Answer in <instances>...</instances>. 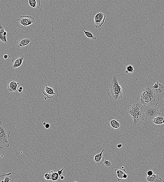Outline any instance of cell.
Wrapping results in <instances>:
<instances>
[{
	"label": "cell",
	"instance_id": "obj_14",
	"mask_svg": "<svg viewBox=\"0 0 164 182\" xmlns=\"http://www.w3.org/2000/svg\"><path fill=\"white\" fill-rule=\"evenodd\" d=\"M104 151L105 150L103 149L101 152L96 154L94 157V161L97 165H101L104 163L105 158L103 156V154Z\"/></svg>",
	"mask_w": 164,
	"mask_h": 182
},
{
	"label": "cell",
	"instance_id": "obj_2",
	"mask_svg": "<svg viewBox=\"0 0 164 182\" xmlns=\"http://www.w3.org/2000/svg\"><path fill=\"white\" fill-rule=\"evenodd\" d=\"M160 94L150 87L143 89L141 95V103L144 105L157 106L159 104Z\"/></svg>",
	"mask_w": 164,
	"mask_h": 182
},
{
	"label": "cell",
	"instance_id": "obj_15",
	"mask_svg": "<svg viewBox=\"0 0 164 182\" xmlns=\"http://www.w3.org/2000/svg\"><path fill=\"white\" fill-rule=\"evenodd\" d=\"M145 179L147 181L150 182H163L164 180L157 174H153L151 176H146Z\"/></svg>",
	"mask_w": 164,
	"mask_h": 182
},
{
	"label": "cell",
	"instance_id": "obj_10",
	"mask_svg": "<svg viewBox=\"0 0 164 182\" xmlns=\"http://www.w3.org/2000/svg\"><path fill=\"white\" fill-rule=\"evenodd\" d=\"M42 92L44 95L46 96L44 97L45 100H46L47 99H51L54 98L55 95L58 94L55 93L53 89L47 84L45 85L42 89Z\"/></svg>",
	"mask_w": 164,
	"mask_h": 182
},
{
	"label": "cell",
	"instance_id": "obj_30",
	"mask_svg": "<svg viewBox=\"0 0 164 182\" xmlns=\"http://www.w3.org/2000/svg\"><path fill=\"white\" fill-rule=\"evenodd\" d=\"M23 91V87L22 86H20L19 87V88H18V91L19 93H22Z\"/></svg>",
	"mask_w": 164,
	"mask_h": 182
},
{
	"label": "cell",
	"instance_id": "obj_9",
	"mask_svg": "<svg viewBox=\"0 0 164 182\" xmlns=\"http://www.w3.org/2000/svg\"><path fill=\"white\" fill-rule=\"evenodd\" d=\"M107 125L113 130L117 131L121 128V124L114 117L110 116L108 119Z\"/></svg>",
	"mask_w": 164,
	"mask_h": 182
},
{
	"label": "cell",
	"instance_id": "obj_33",
	"mask_svg": "<svg viewBox=\"0 0 164 182\" xmlns=\"http://www.w3.org/2000/svg\"><path fill=\"white\" fill-rule=\"evenodd\" d=\"M60 179L61 180H64V176H60Z\"/></svg>",
	"mask_w": 164,
	"mask_h": 182
},
{
	"label": "cell",
	"instance_id": "obj_7",
	"mask_svg": "<svg viewBox=\"0 0 164 182\" xmlns=\"http://www.w3.org/2000/svg\"><path fill=\"white\" fill-rule=\"evenodd\" d=\"M19 81L15 77L10 78L7 83V90L10 93L15 92L17 91L18 87L19 85Z\"/></svg>",
	"mask_w": 164,
	"mask_h": 182
},
{
	"label": "cell",
	"instance_id": "obj_28",
	"mask_svg": "<svg viewBox=\"0 0 164 182\" xmlns=\"http://www.w3.org/2000/svg\"><path fill=\"white\" fill-rule=\"evenodd\" d=\"M10 55L5 54L4 55L3 58L4 60L7 61L10 58Z\"/></svg>",
	"mask_w": 164,
	"mask_h": 182
},
{
	"label": "cell",
	"instance_id": "obj_8",
	"mask_svg": "<svg viewBox=\"0 0 164 182\" xmlns=\"http://www.w3.org/2000/svg\"><path fill=\"white\" fill-rule=\"evenodd\" d=\"M106 18V16L104 13L100 12L97 13L94 18V22L95 27L96 28H99L104 24Z\"/></svg>",
	"mask_w": 164,
	"mask_h": 182
},
{
	"label": "cell",
	"instance_id": "obj_32",
	"mask_svg": "<svg viewBox=\"0 0 164 182\" xmlns=\"http://www.w3.org/2000/svg\"><path fill=\"white\" fill-rule=\"evenodd\" d=\"M123 145L121 144H118L117 145V147L118 149H120L122 147Z\"/></svg>",
	"mask_w": 164,
	"mask_h": 182
},
{
	"label": "cell",
	"instance_id": "obj_34",
	"mask_svg": "<svg viewBox=\"0 0 164 182\" xmlns=\"http://www.w3.org/2000/svg\"><path fill=\"white\" fill-rule=\"evenodd\" d=\"M47 123H46V122H43V125L44 126H45V125H46V124H47Z\"/></svg>",
	"mask_w": 164,
	"mask_h": 182
},
{
	"label": "cell",
	"instance_id": "obj_3",
	"mask_svg": "<svg viewBox=\"0 0 164 182\" xmlns=\"http://www.w3.org/2000/svg\"><path fill=\"white\" fill-rule=\"evenodd\" d=\"M109 91L108 93V96L113 101H118L123 98V89L119 83L117 75H114L109 81Z\"/></svg>",
	"mask_w": 164,
	"mask_h": 182
},
{
	"label": "cell",
	"instance_id": "obj_13",
	"mask_svg": "<svg viewBox=\"0 0 164 182\" xmlns=\"http://www.w3.org/2000/svg\"><path fill=\"white\" fill-rule=\"evenodd\" d=\"M117 176V180L120 181L123 179H126L128 178V175L125 168H116L115 169Z\"/></svg>",
	"mask_w": 164,
	"mask_h": 182
},
{
	"label": "cell",
	"instance_id": "obj_24",
	"mask_svg": "<svg viewBox=\"0 0 164 182\" xmlns=\"http://www.w3.org/2000/svg\"><path fill=\"white\" fill-rule=\"evenodd\" d=\"M103 163H104L106 167H110L112 165V163L109 160H105Z\"/></svg>",
	"mask_w": 164,
	"mask_h": 182
},
{
	"label": "cell",
	"instance_id": "obj_4",
	"mask_svg": "<svg viewBox=\"0 0 164 182\" xmlns=\"http://www.w3.org/2000/svg\"><path fill=\"white\" fill-rule=\"evenodd\" d=\"M10 133V131L7 130L0 121V149H3L9 147V139Z\"/></svg>",
	"mask_w": 164,
	"mask_h": 182
},
{
	"label": "cell",
	"instance_id": "obj_31",
	"mask_svg": "<svg viewBox=\"0 0 164 182\" xmlns=\"http://www.w3.org/2000/svg\"><path fill=\"white\" fill-rule=\"evenodd\" d=\"M44 126L46 129H48L50 128V125L49 124L47 123L46 125Z\"/></svg>",
	"mask_w": 164,
	"mask_h": 182
},
{
	"label": "cell",
	"instance_id": "obj_18",
	"mask_svg": "<svg viewBox=\"0 0 164 182\" xmlns=\"http://www.w3.org/2000/svg\"><path fill=\"white\" fill-rule=\"evenodd\" d=\"M157 94H160L162 93L164 86L159 81H157L152 87Z\"/></svg>",
	"mask_w": 164,
	"mask_h": 182
},
{
	"label": "cell",
	"instance_id": "obj_36",
	"mask_svg": "<svg viewBox=\"0 0 164 182\" xmlns=\"http://www.w3.org/2000/svg\"><path fill=\"white\" fill-rule=\"evenodd\" d=\"M163 100H164V99H163Z\"/></svg>",
	"mask_w": 164,
	"mask_h": 182
},
{
	"label": "cell",
	"instance_id": "obj_16",
	"mask_svg": "<svg viewBox=\"0 0 164 182\" xmlns=\"http://www.w3.org/2000/svg\"><path fill=\"white\" fill-rule=\"evenodd\" d=\"M7 32L3 27L0 25V43L7 44Z\"/></svg>",
	"mask_w": 164,
	"mask_h": 182
},
{
	"label": "cell",
	"instance_id": "obj_25",
	"mask_svg": "<svg viewBox=\"0 0 164 182\" xmlns=\"http://www.w3.org/2000/svg\"><path fill=\"white\" fill-rule=\"evenodd\" d=\"M44 178L47 181H49L50 180H51V176H50L49 173H46L45 174Z\"/></svg>",
	"mask_w": 164,
	"mask_h": 182
},
{
	"label": "cell",
	"instance_id": "obj_35",
	"mask_svg": "<svg viewBox=\"0 0 164 182\" xmlns=\"http://www.w3.org/2000/svg\"><path fill=\"white\" fill-rule=\"evenodd\" d=\"M121 168H124V167H121Z\"/></svg>",
	"mask_w": 164,
	"mask_h": 182
},
{
	"label": "cell",
	"instance_id": "obj_19",
	"mask_svg": "<svg viewBox=\"0 0 164 182\" xmlns=\"http://www.w3.org/2000/svg\"><path fill=\"white\" fill-rule=\"evenodd\" d=\"M30 6L35 9H38L41 7L40 0H29Z\"/></svg>",
	"mask_w": 164,
	"mask_h": 182
},
{
	"label": "cell",
	"instance_id": "obj_6",
	"mask_svg": "<svg viewBox=\"0 0 164 182\" xmlns=\"http://www.w3.org/2000/svg\"><path fill=\"white\" fill-rule=\"evenodd\" d=\"M21 25L27 27L32 25L35 22V18L29 15H22L17 19Z\"/></svg>",
	"mask_w": 164,
	"mask_h": 182
},
{
	"label": "cell",
	"instance_id": "obj_17",
	"mask_svg": "<svg viewBox=\"0 0 164 182\" xmlns=\"http://www.w3.org/2000/svg\"><path fill=\"white\" fill-rule=\"evenodd\" d=\"M153 122L156 125L164 124V113H160L157 117L152 120Z\"/></svg>",
	"mask_w": 164,
	"mask_h": 182
},
{
	"label": "cell",
	"instance_id": "obj_26",
	"mask_svg": "<svg viewBox=\"0 0 164 182\" xmlns=\"http://www.w3.org/2000/svg\"><path fill=\"white\" fill-rule=\"evenodd\" d=\"M9 176H5L3 182H9L11 180V179L10 178Z\"/></svg>",
	"mask_w": 164,
	"mask_h": 182
},
{
	"label": "cell",
	"instance_id": "obj_29",
	"mask_svg": "<svg viewBox=\"0 0 164 182\" xmlns=\"http://www.w3.org/2000/svg\"><path fill=\"white\" fill-rule=\"evenodd\" d=\"M64 168H63V169H62V170H57L58 173L59 174V175L60 176H61V175L63 173V170H64Z\"/></svg>",
	"mask_w": 164,
	"mask_h": 182
},
{
	"label": "cell",
	"instance_id": "obj_1",
	"mask_svg": "<svg viewBox=\"0 0 164 182\" xmlns=\"http://www.w3.org/2000/svg\"><path fill=\"white\" fill-rule=\"evenodd\" d=\"M143 107V105L137 102L133 103L128 107L127 112L133 119V125L139 126L143 122L145 118Z\"/></svg>",
	"mask_w": 164,
	"mask_h": 182
},
{
	"label": "cell",
	"instance_id": "obj_27",
	"mask_svg": "<svg viewBox=\"0 0 164 182\" xmlns=\"http://www.w3.org/2000/svg\"><path fill=\"white\" fill-rule=\"evenodd\" d=\"M154 173V172H153V171L152 170H148L146 173V176H151L153 175V174Z\"/></svg>",
	"mask_w": 164,
	"mask_h": 182
},
{
	"label": "cell",
	"instance_id": "obj_23",
	"mask_svg": "<svg viewBox=\"0 0 164 182\" xmlns=\"http://www.w3.org/2000/svg\"><path fill=\"white\" fill-rule=\"evenodd\" d=\"M12 175V172H9L8 173H5L0 172V182L3 181L5 176H9Z\"/></svg>",
	"mask_w": 164,
	"mask_h": 182
},
{
	"label": "cell",
	"instance_id": "obj_22",
	"mask_svg": "<svg viewBox=\"0 0 164 182\" xmlns=\"http://www.w3.org/2000/svg\"><path fill=\"white\" fill-rule=\"evenodd\" d=\"M59 176L57 172H54L51 176V180L52 181H56L59 178Z\"/></svg>",
	"mask_w": 164,
	"mask_h": 182
},
{
	"label": "cell",
	"instance_id": "obj_5",
	"mask_svg": "<svg viewBox=\"0 0 164 182\" xmlns=\"http://www.w3.org/2000/svg\"><path fill=\"white\" fill-rule=\"evenodd\" d=\"M143 110L145 118L147 120H152L160 113V109L157 106L144 105Z\"/></svg>",
	"mask_w": 164,
	"mask_h": 182
},
{
	"label": "cell",
	"instance_id": "obj_11",
	"mask_svg": "<svg viewBox=\"0 0 164 182\" xmlns=\"http://www.w3.org/2000/svg\"><path fill=\"white\" fill-rule=\"evenodd\" d=\"M24 59L25 57L23 55L14 58L12 60L10 67L12 69H16L20 67L22 65Z\"/></svg>",
	"mask_w": 164,
	"mask_h": 182
},
{
	"label": "cell",
	"instance_id": "obj_21",
	"mask_svg": "<svg viewBox=\"0 0 164 182\" xmlns=\"http://www.w3.org/2000/svg\"><path fill=\"white\" fill-rule=\"evenodd\" d=\"M83 31L84 32V34H85V35L87 38L92 40H96V36H94L93 34L90 32H89V31H87L84 30Z\"/></svg>",
	"mask_w": 164,
	"mask_h": 182
},
{
	"label": "cell",
	"instance_id": "obj_12",
	"mask_svg": "<svg viewBox=\"0 0 164 182\" xmlns=\"http://www.w3.org/2000/svg\"><path fill=\"white\" fill-rule=\"evenodd\" d=\"M31 41L30 39L22 38L17 42L16 47L20 49H23L29 46Z\"/></svg>",
	"mask_w": 164,
	"mask_h": 182
},
{
	"label": "cell",
	"instance_id": "obj_20",
	"mask_svg": "<svg viewBox=\"0 0 164 182\" xmlns=\"http://www.w3.org/2000/svg\"><path fill=\"white\" fill-rule=\"evenodd\" d=\"M134 72V68L133 66L131 65H129L126 66L125 68V71L124 72V73L125 74H127L129 73L133 74Z\"/></svg>",
	"mask_w": 164,
	"mask_h": 182
}]
</instances>
